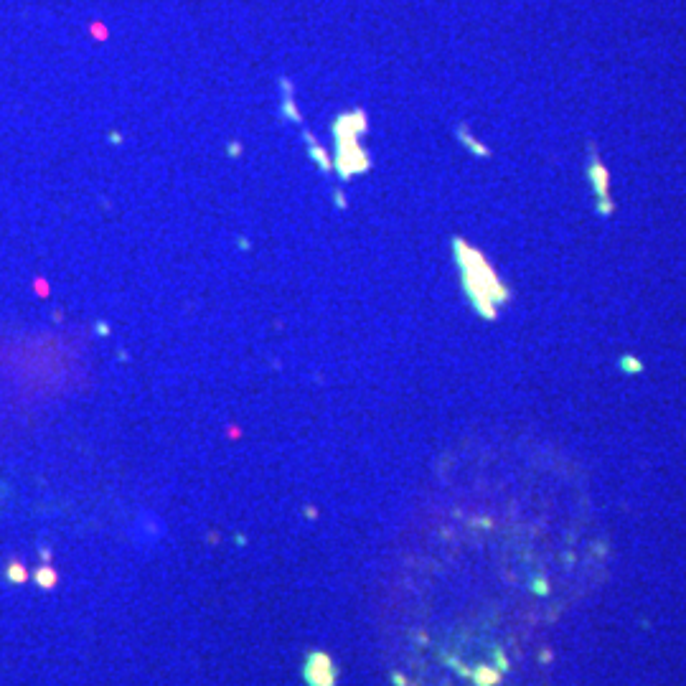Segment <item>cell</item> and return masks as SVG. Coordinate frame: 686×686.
Masks as SVG:
<instances>
[{
  "mask_svg": "<svg viewBox=\"0 0 686 686\" xmlns=\"http://www.w3.org/2000/svg\"><path fill=\"white\" fill-rule=\"evenodd\" d=\"M496 681H498V674H496V671H488V669H481V671H478V684L491 686V684H496Z\"/></svg>",
  "mask_w": 686,
  "mask_h": 686,
  "instance_id": "1",
  "label": "cell"
}]
</instances>
